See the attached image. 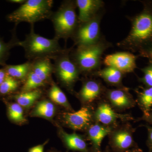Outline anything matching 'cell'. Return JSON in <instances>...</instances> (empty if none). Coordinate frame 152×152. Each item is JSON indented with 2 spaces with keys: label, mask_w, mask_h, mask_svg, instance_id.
Listing matches in <instances>:
<instances>
[{
  "label": "cell",
  "mask_w": 152,
  "mask_h": 152,
  "mask_svg": "<svg viewBox=\"0 0 152 152\" xmlns=\"http://www.w3.org/2000/svg\"><path fill=\"white\" fill-rule=\"evenodd\" d=\"M142 3V10L130 19L129 35L118 44L122 48L140 53L152 46V1Z\"/></svg>",
  "instance_id": "obj_1"
},
{
  "label": "cell",
  "mask_w": 152,
  "mask_h": 152,
  "mask_svg": "<svg viewBox=\"0 0 152 152\" xmlns=\"http://www.w3.org/2000/svg\"><path fill=\"white\" fill-rule=\"evenodd\" d=\"M31 26V31L24 40H19L18 43V46L24 49L26 58L33 61L43 58L54 59L64 51L58 40L55 38L48 39L36 34L33 24Z\"/></svg>",
  "instance_id": "obj_2"
},
{
  "label": "cell",
  "mask_w": 152,
  "mask_h": 152,
  "mask_svg": "<svg viewBox=\"0 0 152 152\" xmlns=\"http://www.w3.org/2000/svg\"><path fill=\"white\" fill-rule=\"evenodd\" d=\"M77 7L75 1H65L56 12L52 13L49 19L53 25L55 38L67 39L73 37L79 25Z\"/></svg>",
  "instance_id": "obj_3"
},
{
  "label": "cell",
  "mask_w": 152,
  "mask_h": 152,
  "mask_svg": "<svg viewBox=\"0 0 152 152\" xmlns=\"http://www.w3.org/2000/svg\"><path fill=\"white\" fill-rule=\"evenodd\" d=\"M52 0H28L18 8L7 16L9 21L18 24L26 22L31 25L36 22L49 19L53 13Z\"/></svg>",
  "instance_id": "obj_4"
},
{
  "label": "cell",
  "mask_w": 152,
  "mask_h": 152,
  "mask_svg": "<svg viewBox=\"0 0 152 152\" xmlns=\"http://www.w3.org/2000/svg\"><path fill=\"white\" fill-rule=\"evenodd\" d=\"M110 45L102 38L94 45L77 47L70 56L80 72H92L100 66L102 56Z\"/></svg>",
  "instance_id": "obj_5"
},
{
  "label": "cell",
  "mask_w": 152,
  "mask_h": 152,
  "mask_svg": "<svg viewBox=\"0 0 152 152\" xmlns=\"http://www.w3.org/2000/svg\"><path fill=\"white\" fill-rule=\"evenodd\" d=\"M69 52V50H65L54 59V71L60 82L67 88H71L78 79L80 72L71 59Z\"/></svg>",
  "instance_id": "obj_6"
},
{
  "label": "cell",
  "mask_w": 152,
  "mask_h": 152,
  "mask_svg": "<svg viewBox=\"0 0 152 152\" xmlns=\"http://www.w3.org/2000/svg\"><path fill=\"white\" fill-rule=\"evenodd\" d=\"M102 12L90 20L79 25L72 38L77 47L94 45L102 39L100 28Z\"/></svg>",
  "instance_id": "obj_7"
},
{
  "label": "cell",
  "mask_w": 152,
  "mask_h": 152,
  "mask_svg": "<svg viewBox=\"0 0 152 152\" xmlns=\"http://www.w3.org/2000/svg\"><path fill=\"white\" fill-rule=\"evenodd\" d=\"M137 57L129 52H118L106 56L104 63L107 66L112 67L123 73L134 72L137 67Z\"/></svg>",
  "instance_id": "obj_8"
},
{
  "label": "cell",
  "mask_w": 152,
  "mask_h": 152,
  "mask_svg": "<svg viewBox=\"0 0 152 152\" xmlns=\"http://www.w3.org/2000/svg\"><path fill=\"white\" fill-rule=\"evenodd\" d=\"M92 114L88 108L83 107L77 111L63 114L64 123L75 130H82L91 122Z\"/></svg>",
  "instance_id": "obj_9"
},
{
  "label": "cell",
  "mask_w": 152,
  "mask_h": 152,
  "mask_svg": "<svg viewBox=\"0 0 152 152\" xmlns=\"http://www.w3.org/2000/svg\"><path fill=\"white\" fill-rule=\"evenodd\" d=\"M79 9V24L83 23L94 18L102 11L104 3L101 0H76Z\"/></svg>",
  "instance_id": "obj_10"
},
{
  "label": "cell",
  "mask_w": 152,
  "mask_h": 152,
  "mask_svg": "<svg viewBox=\"0 0 152 152\" xmlns=\"http://www.w3.org/2000/svg\"><path fill=\"white\" fill-rule=\"evenodd\" d=\"M31 70L45 83L54 71V65L51 62L50 59H40L31 63Z\"/></svg>",
  "instance_id": "obj_11"
},
{
  "label": "cell",
  "mask_w": 152,
  "mask_h": 152,
  "mask_svg": "<svg viewBox=\"0 0 152 152\" xmlns=\"http://www.w3.org/2000/svg\"><path fill=\"white\" fill-rule=\"evenodd\" d=\"M60 134L66 146L71 150L87 152V145L80 136L76 133L68 134L63 129L60 130Z\"/></svg>",
  "instance_id": "obj_12"
},
{
  "label": "cell",
  "mask_w": 152,
  "mask_h": 152,
  "mask_svg": "<svg viewBox=\"0 0 152 152\" xmlns=\"http://www.w3.org/2000/svg\"><path fill=\"white\" fill-rule=\"evenodd\" d=\"M102 88L98 82L88 80L84 84L80 93V96L85 102H91L99 96Z\"/></svg>",
  "instance_id": "obj_13"
},
{
  "label": "cell",
  "mask_w": 152,
  "mask_h": 152,
  "mask_svg": "<svg viewBox=\"0 0 152 152\" xmlns=\"http://www.w3.org/2000/svg\"><path fill=\"white\" fill-rule=\"evenodd\" d=\"M109 99L113 105L120 108L127 107L132 103V98L125 90H112L108 93Z\"/></svg>",
  "instance_id": "obj_14"
},
{
  "label": "cell",
  "mask_w": 152,
  "mask_h": 152,
  "mask_svg": "<svg viewBox=\"0 0 152 152\" xmlns=\"http://www.w3.org/2000/svg\"><path fill=\"white\" fill-rule=\"evenodd\" d=\"M96 117L99 122L104 125H110L114 122L118 116L109 104H103L97 109Z\"/></svg>",
  "instance_id": "obj_15"
},
{
  "label": "cell",
  "mask_w": 152,
  "mask_h": 152,
  "mask_svg": "<svg viewBox=\"0 0 152 152\" xmlns=\"http://www.w3.org/2000/svg\"><path fill=\"white\" fill-rule=\"evenodd\" d=\"M42 92L40 90L36 89L31 91L21 93L14 95L12 98L22 107L28 108L34 103L40 97Z\"/></svg>",
  "instance_id": "obj_16"
},
{
  "label": "cell",
  "mask_w": 152,
  "mask_h": 152,
  "mask_svg": "<svg viewBox=\"0 0 152 152\" xmlns=\"http://www.w3.org/2000/svg\"><path fill=\"white\" fill-rule=\"evenodd\" d=\"M96 73L106 82L113 85H120L121 83L124 75V73L110 66L106 67Z\"/></svg>",
  "instance_id": "obj_17"
},
{
  "label": "cell",
  "mask_w": 152,
  "mask_h": 152,
  "mask_svg": "<svg viewBox=\"0 0 152 152\" xmlns=\"http://www.w3.org/2000/svg\"><path fill=\"white\" fill-rule=\"evenodd\" d=\"M5 71L8 75L15 79L26 78L31 69V63L27 62L17 65L4 66Z\"/></svg>",
  "instance_id": "obj_18"
},
{
  "label": "cell",
  "mask_w": 152,
  "mask_h": 152,
  "mask_svg": "<svg viewBox=\"0 0 152 152\" xmlns=\"http://www.w3.org/2000/svg\"><path fill=\"white\" fill-rule=\"evenodd\" d=\"M55 112L56 108L51 102L43 100L38 103L33 110L31 115L33 116L51 119L54 115Z\"/></svg>",
  "instance_id": "obj_19"
},
{
  "label": "cell",
  "mask_w": 152,
  "mask_h": 152,
  "mask_svg": "<svg viewBox=\"0 0 152 152\" xmlns=\"http://www.w3.org/2000/svg\"><path fill=\"white\" fill-rule=\"evenodd\" d=\"M110 132L109 128L99 124L93 125L88 130V135L95 147H100L103 140Z\"/></svg>",
  "instance_id": "obj_20"
},
{
  "label": "cell",
  "mask_w": 152,
  "mask_h": 152,
  "mask_svg": "<svg viewBox=\"0 0 152 152\" xmlns=\"http://www.w3.org/2000/svg\"><path fill=\"white\" fill-rule=\"evenodd\" d=\"M113 140L115 145L122 150L129 148L133 142L132 134L126 130H121L115 133L113 137Z\"/></svg>",
  "instance_id": "obj_21"
},
{
  "label": "cell",
  "mask_w": 152,
  "mask_h": 152,
  "mask_svg": "<svg viewBox=\"0 0 152 152\" xmlns=\"http://www.w3.org/2000/svg\"><path fill=\"white\" fill-rule=\"evenodd\" d=\"M49 96L55 103L71 110V107L64 93L59 87L53 83L49 91Z\"/></svg>",
  "instance_id": "obj_22"
},
{
  "label": "cell",
  "mask_w": 152,
  "mask_h": 152,
  "mask_svg": "<svg viewBox=\"0 0 152 152\" xmlns=\"http://www.w3.org/2000/svg\"><path fill=\"white\" fill-rule=\"evenodd\" d=\"M7 114L10 119L14 123L20 124L26 121L24 116L23 108L17 103L8 104Z\"/></svg>",
  "instance_id": "obj_23"
},
{
  "label": "cell",
  "mask_w": 152,
  "mask_h": 152,
  "mask_svg": "<svg viewBox=\"0 0 152 152\" xmlns=\"http://www.w3.org/2000/svg\"><path fill=\"white\" fill-rule=\"evenodd\" d=\"M45 83L31 70L26 77V80L22 88V93L38 89L45 86Z\"/></svg>",
  "instance_id": "obj_24"
},
{
  "label": "cell",
  "mask_w": 152,
  "mask_h": 152,
  "mask_svg": "<svg viewBox=\"0 0 152 152\" xmlns=\"http://www.w3.org/2000/svg\"><path fill=\"white\" fill-rule=\"evenodd\" d=\"M19 40L13 37L9 42H4L0 38V65L5 66L6 61L10 54V50L14 47L18 46Z\"/></svg>",
  "instance_id": "obj_25"
},
{
  "label": "cell",
  "mask_w": 152,
  "mask_h": 152,
  "mask_svg": "<svg viewBox=\"0 0 152 152\" xmlns=\"http://www.w3.org/2000/svg\"><path fill=\"white\" fill-rule=\"evenodd\" d=\"M19 82L16 79L7 75L4 80L0 85V94L6 95L13 92L18 89Z\"/></svg>",
  "instance_id": "obj_26"
},
{
  "label": "cell",
  "mask_w": 152,
  "mask_h": 152,
  "mask_svg": "<svg viewBox=\"0 0 152 152\" xmlns=\"http://www.w3.org/2000/svg\"><path fill=\"white\" fill-rule=\"evenodd\" d=\"M139 97L140 103L145 111V114L148 113L152 107V87L144 89L140 93Z\"/></svg>",
  "instance_id": "obj_27"
},
{
  "label": "cell",
  "mask_w": 152,
  "mask_h": 152,
  "mask_svg": "<svg viewBox=\"0 0 152 152\" xmlns=\"http://www.w3.org/2000/svg\"><path fill=\"white\" fill-rule=\"evenodd\" d=\"M143 73V77L141 79L142 82L147 88L152 87V64L142 69Z\"/></svg>",
  "instance_id": "obj_28"
},
{
  "label": "cell",
  "mask_w": 152,
  "mask_h": 152,
  "mask_svg": "<svg viewBox=\"0 0 152 152\" xmlns=\"http://www.w3.org/2000/svg\"><path fill=\"white\" fill-rule=\"evenodd\" d=\"M140 56L148 59L150 63L152 64V46L145 50L140 52Z\"/></svg>",
  "instance_id": "obj_29"
},
{
  "label": "cell",
  "mask_w": 152,
  "mask_h": 152,
  "mask_svg": "<svg viewBox=\"0 0 152 152\" xmlns=\"http://www.w3.org/2000/svg\"><path fill=\"white\" fill-rule=\"evenodd\" d=\"M48 142V141L45 142L43 144L33 147L29 149L28 152H44L45 146Z\"/></svg>",
  "instance_id": "obj_30"
},
{
  "label": "cell",
  "mask_w": 152,
  "mask_h": 152,
  "mask_svg": "<svg viewBox=\"0 0 152 152\" xmlns=\"http://www.w3.org/2000/svg\"><path fill=\"white\" fill-rule=\"evenodd\" d=\"M7 75V74L4 69H0V85L4 81Z\"/></svg>",
  "instance_id": "obj_31"
},
{
  "label": "cell",
  "mask_w": 152,
  "mask_h": 152,
  "mask_svg": "<svg viewBox=\"0 0 152 152\" xmlns=\"http://www.w3.org/2000/svg\"><path fill=\"white\" fill-rule=\"evenodd\" d=\"M145 120L148 121V122L152 124V113H148L147 114H145Z\"/></svg>",
  "instance_id": "obj_32"
},
{
  "label": "cell",
  "mask_w": 152,
  "mask_h": 152,
  "mask_svg": "<svg viewBox=\"0 0 152 152\" xmlns=\"http://www.w3.org/2000/svg\"><path fill=\"white\" fill-rule=\"evenodd\" d=\"M148 141L152 145V128L148 129Z\"/></svg>",
  "instance_id": "obj_33"
},
{
  "label": "cell",
  "mask_w": 152,
  "mask_h": 152,
  "mask_svg": "<svg viewBox=\"0 0 152 152\" xmlns=\"http://www.w3.org/2000/svg\"><path fill=\"white\" fill-rule=\"evenodd\" d=\"M8 1L10 3H16V4H23L26 1L24 0H10Z\"/></svg>",
  "instance_id": "obj_34"
},
{
  "label": "cell",
  "mask_w": 152,
  "mask_h": 152,
  "mask_svg": "<svg viewBox=\"0 0 152 152\" xmlns=\"http://www.w3.org/2000/svg\"><path fill=\"white\" fill-rule=\"evenodd\" d=\"M50 152H58L55 151H50Z\"/></svg>",
  "instance_id": "obj_35"
}]
</instances>
